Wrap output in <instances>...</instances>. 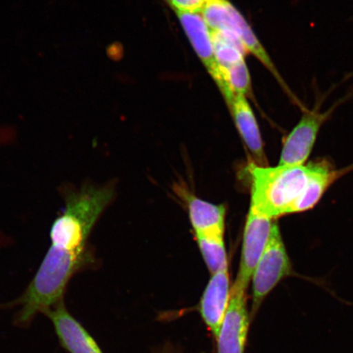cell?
<instances>
[{"label": "cell", "mask_w": 353, "mask_h": 353, "mask_svg": "<svg viewBox=\"0 0 353 353\" xmlns=\"http://www.w3.org/2000/svg\"><path fill=\"white\" fill-rule=\"evenodd\" d=\"M61 190L64 210L52 225L48 253L61 259L88 261V236L112 201L113 189L86 183L79 188L65 185Z\"/></svg>", "instance_id": "1"}, {"label": "cell", "mask_w": 353, "mask_h": 353, "mask_svg": "<svg viewBox=\"0 0 353 353\" xmlns=\"http://www.w3.org/2000/svg\"><path fill=\"white\" fill-rule=\"evenodd\" d=\"M250 210L273 220L293 213L310 176V163L303 165L261 166L250 163Z\"/></svg>", "instance_id": "2"}, {"label": "cell", "mask_w": 353, "mask_h": 353, "mask_svg": "<svg viewBox=\"0 0 353 353\" xmlns=\"http://www.w3.org/2000/svg\"><path fill=\"white\" fill-rule=\"evenodd\" d=\"M207 24L211 30L218 32H229L236 35L244 46L247 52L253 54L260 63L271 72L279 83L282 90L285 92L291 100L302 110L303 105L297 97L290 90L283 78L278 72L276 65L272 63L266 50L259 42L252 28L246 21L241 13L234 7L228 0H208L201 11Z\"/></svg>", "instance_id": "3"}, {"label": "cell", "mask_w": 353, "mask_h": 353, "mask_svg": "<svg viewBox=\"0 0 353 353\" xmlns=\"http://www.w3.org/2000/svg\"><path fill=\"white\" fill-rule=\"evenodd\" d=\"M293 268L279 226L272 224L270 236L252 276V306L254 319L264 299L285 277L292 274Z\"/></svg>", "instance_id": "4"}, {"label": "cell", "mask_w": 353, "mask_h": 353, "mask_svg": "<svg viewBox=\"0 0 353 353\" xmlns=\"http://www.w3.org/2000/svg\"><path fill=\"white\" fill-rule=\"evenodd\" d=\"M335 108L336 105L325 112H320L319 107L303 110L302 117L296 126L284 140L278 165H305L314 148L321 128L328 120Z\"/></svg>", "instance_id": "5"}, {"label": "cell", "mask_w": 353, "mask_h": 353, "mask_svg": "<svg viewBox=\"0 0 353 353\" xmlns=\"http://www.w3.org/2000/svg\"><path fill=\"white\" fill-rule=\"evenodd\" d=\"M274 220L250 210L247 216L241 259L233 287L247 290L260 258L267 245Z\"/></svg>", "instance_id": "6"}, {"label": "cell", "mask_w": 353, "mask_h": 353, "mask_svg": "<svg viewBox=\"0 0 353 353\" xmlns=\"http://www.w3.org/2000/svg\"><path fill=\"white\" fill-rule=\"evenodd\" d=\"M246 291L232 287L226 315L216 339L218 353H245L250 322Z\"/></svg>", "instance_id": "7"}, {"label": "cell", "mask_w": 353, "mask_h": 353, "mask_svg": "<svg viewBox=\"0 0 353 353\" xmlns=\"http://www.w3.org/2000/svg\"><path fill=\"white\" fill-rule=\"evenodd\" d=\"M44 315L51 321L61 347L68 353H103L99 345L70 314L64 302L57 304Z\"/></svg>", "instance_id": "8"}, {"label": "cell", "mask_w": 353, "mask_h": 353, "mask_svg": "<svg viewBox=\"0 0 353 353\" xmlns=\"http://www.w3.org/2000/svg\"><path fill=\"white\" fill-rule=\"evenodd\" d=\"M231 296L228 270L212 275L203 293L200 312L203 321L217 339Z\"/></svg>", "instance_id": "9"}, {"label": "cell", "mask_w": 353, "mask_h": 353, "mask_svg": "<svg viewBox=\"0 0 353 353\" xmlns=\"http://www.w3.org/2000/svg\"><path fill=\"white\" fill-rule=\"evenodd\" d=\"M185 33L218 87L221 85L219 68L216 63L212 30L199 12H176Z\"/></svg>", "instance_id": "10"}, {"label": "cell", "mask_w": 353, "mask_h": 353, "mask_svg": "<svg viewBox=\"0 0 353 353\" xmlns=\"http://www.w3.org/2000/svg\"><path fill=\"white\" fill-rule=\"evenodd\" d=\"M246 98L244 95H235L228 104L229 108L243 142L252 154L254 164L267 166L261 132L253 109Z\"/></svg>", "instance_id": "11"}, {"label": "cell", "mask_w": 353, "mask_h": 353, "mask_svg": "<svg viewBox=\"0 0 353 353\" xmlns=\"http://www.w3.org/2000/svg\"><path fill=\"white\" fill-rule=\"evenodd\" d=\"M186 196L189 218L196 237H223L225 206L212 204L189 194Z\"/></svg>", "instance_id": "12"}, {"label": "cell", "mask_w": 353, "mask_h": 353, "mask_svg": "<svg viewBox=\"0 0 353 353\" xmlns=\"http://www.w3.org/2000/svg\"><path fill=\"white\" fill-rule=\"evenodd\" d=\"M311 172L305 191L295 205L292 214L303 213L317 205L325 192L334 181L344 173V170H335L327 161L310 163Z\"/></svg>", "instance_id": "13"}, {"label": "cell", "mask_w": 353, "mask_h": 353, "mask_svg": "<svg viewBox=\"0 0 353 353\" xmlns=\"http://www.w3.org/2000/svg\"><path fill=\"white\" fill-rule=\"evenodd\" d=\"M199 249L211 275L228 270L226 248L223 237H196Z\"/></svg>", "instance_id": "14"}, {"label": "cell", "mask_w": 353, "mask_h": 353, "mask_svg": "<svg viewBox=\"0 0 353 353\" xmlns=\"http://www.w3.org/2000/svg\"><path fill=\"white\" fill-rule=\"evenodd\" d=\"M208 0H168L175 12H200Z\"/></svg>", "instance_id": "15"}]
</instances>
